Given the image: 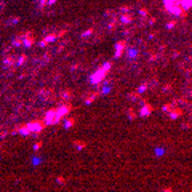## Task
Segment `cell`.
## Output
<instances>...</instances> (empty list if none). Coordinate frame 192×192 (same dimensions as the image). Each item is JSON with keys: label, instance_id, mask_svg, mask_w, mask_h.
I'll use <instances>...</instances> for the list:
<instances>
[{"label": "cell", "instance_id": "14", "mask_svg": "<svg viewBox=\"0 0 192 192\" xmlns=\"http://www.w3.org/2000/svg\"><path fill=\"white\" fill-rule=\"evenodd\" d=\"M72 125H74V120H72V119H67V120H66V128H70Z\"/></svg>", "mask_w": 192, "mask_h": 192}, {"label": "cell", "instance_id": "20", "mask_svg": "<svg viewBox=\"0 0 192 192\" xmlns=\"http://www.w3.org/2000/svg\"><path fill=\"white\" fill-rule=\"evenodd\" d=\"M75 146H77V149H83V147H85V143H75Z\"/></svg>", "mask_w": 192, "mask_h": 192}, {"label": "cell", "instance_id": "15", "mask_svg": "<svg viewBox=\"0 0 192 192\" xmlns=\"http://www.w3.org/2000/svg\"><path fill=\"white\" fill-rule=\"evenodd\" d=\"M163 154H165V151H163V149H160V147L155 151V155H157V157H162Z\"/></svg>", "mask_w": 192, "mask_h": 192}, {"label": "cell", "instance_id": "10", "mask_svg": "<svg viewBox=\"0 0 192 192\" xmlns=\"http://www.w3.org/2000/svg\"><path fill=\"white\" fill-rule=\"evenodd\" d=\"M136 56H138V50H136V48H130V50H128V58H130V59H135Z\"/></svg>", "mask_w": 192, "mask_h": 192}, {"label": "cell", "instance_id": "25", "mask_svg": "<svg viewBox=\"0 0 192 192\" xmlns=\"http://www.w3.org/2000/svg\"><path fill=\"white\" fill-rule=\"evenodd\" d=\"M54 2H56V0H50V3H54Z\"/></svg>", "mask_w": 192, "mask_h": 192}, {"label": "cell", "instance_id": "4", "mask_svg": "<svg viewBox=\"0 0 192 192\" xmlns=\"http://www.w3.org/2000/svg\"><path fill=\"white\" fill-rule=\"evenodd\" d=\"M119 21L122 23V24H130L131 21H133V16H131L130 13H122L119 18Z\"/></svg>", "mask_w": 192, "mask_h": 192}, {"label": "cell", "instance_id": "7", "mask_svg": "<svg viewBox=\"0 0 192 192\" xmlns=\"http://www.w3.org/2000/svg\"><path fill=\"white\" fill-rule=\"evenodd\" d=\"M179 7L187 11V10L192 8V0H179Z\"/></svg>", "mask_w": 192, "mask_h": 192}, {"label": "cell", "instance_id": "3", "mask_svg": "<svg viewBox=\"0 0 192 192\" xmlns=\"http://www.w3.org/2000/svg\"><path fill=\"white\" fill-rule=\"evenodd\" d=\"M123 48H125V42H123V40H120V42H117V43H115V58L122 56Z\"/></svg>", "mask_w": 192, "mask_h": 192}, {"label": "cell", "instance_id": "5", "mask_svg": "<svg viewBox=\"0 0 192 192\" xmlns=\"http://www.w3.org/2000/svg\"><path fill=\"white\" fill-rule=\"evenodd\" d=\"M151 112H152V106L151 104H144L141 107V110H139V115L141 117H147V115H151Z\"/></svg>", "mask_w": 192, "mask_h": 192}, {"label": "cell", "instance_id": "24", "mask_svg": "<svg viewBox=\"0 0 192 192\" xmlns=\"http://www.w3.org/2000/svg\"><path fill=\"white\" fill-rule=\"evenodd\" d=\"M40 3L43 5V3H47V0H40Z\"/></svg>", "mask_w": 192, "mask_h": 192}, {"label": "cell", "instance_id": "8", "mask_svg": "<svg viewBox=\"0 0 192 192\" xmlns=\"http://www.w3.org/2000/svg\"><path fill=\"white\" fill-rule=\"evenodd\" d=\"M165 8L167 7H175V5H179V0H163Z\"/></svg>", "mask_w": 192, "mask_h": 192}, {"label": "cell", "instance_id": "21", "mask_svg": "<svg viewBox=\"0 0 192 192\" xmlns=\"http://www.w3.org/2000/svg\"><path fill=\"white\" fill-rule=\"evenodd\" d=\"M91 32H93V29H88V31H86V32H83V35H85V37H86V35H90V34H91Z\"/></svg>", "mask_w": 192, "mask_h": 192}, {"label": "cell", "instance_id": "22", "mask_svg": "<svg viewBox=\"0 0 192 192\" xmlns=\"http://www.w3.org/2000/svg\"><path fill=\"white\" fill-rule=\"evenodd\" d=\"M110 91V86H104V90H102V93H109Z\"/></svg>", "mask_w": 192, "mask_h": 192}, {"label": "cell", "instance_id": "1", "mask_svg": "<svg viewBox=\"0 0 192 192\" xmlns=\"http://www.w3.org/2000/svg\"><path fill=\"white\" fill-rule=\"evenodd\" d=\"M167 10L170 15H173V16H181V18H186V15H187V11L186 10H183L179 7V5H175V7H167Z\"/></svg>", "mask_w": 192, "mask_h": 192}, {"label": "cell", "instance_id": "13", "mask_svg": "<svg viewBox=\"0 0 192 192\" xmlns=\"http://www.w3.org/2000/svg\"><path fill=\"white\" fill-rule=\"evenodd\" d=\"M175 26H176L175 21H170V23H167V29H168V31H171V29L175 27Z\"/></svg>", "mask_w": 192, "mask_h": 192}, {"label": "cell", "instance_id": "17", "mask_svg": "<svg viewBox=\"0 0 192 192\" xmlns=\"http://www.w3.org/2000/svg\"><path fill=\"white\" fill-rule=\"evenodd\" d=\"M128 117H130V120H133V119L136 117V114L133 112V109H130V110H128Z\"/></svg>", "mask_w": 192, "mask_h": 192}, {"label": "cell", "instance_id": "18", "mask_svg": "<svg viewBox=\"0 0 192 192\" xmlns=\"http://www.w3.org/2000/svg\"><path fill=\"white\" fill-rule=\"evenodd\" d=\"M139 15H141V16H147V15H149V11H147L146 8H141V10H139Z\"/></svg>", "mask_w": 192, "mask_h": 192}, {"label": "cell", "instance_id": "11", "mask_svg": "<svg viewBox=\"0 0 192 192\" xmlns=\"http://www.w3.org/2000/svg\"><path fill=\"white\" fill-rule=\"evenodd\" d=\"M54 39H56V35H48V37H47V39H45V40L42 42V47H45L47 43H48V42H53Z\"/></svg>", "mask_w": 192, "mask_h": 192}, {"label": "cell", "instance_id": "9", "mask_svg": "<svg viewBox=\"0 0 192 192\" xmlns=\"http://www.w3.org/2000/svg\"><path fill=\"white\" fill-rule=\"evenodd\" d=\"M168 115H170V119L171 120H175V119H178V117H179L181 115V110H170V112H168Z\"/></svg>", "mask_w": 192, "mask_h": 192}, {"label": "cell", "instance_id": "16", "mask_svg": "<svg viewBox=\"0 0 192 192\" xmlns=\"http://www.w3.org/2000/svg\"><path fill=\"white\" fill-rule=\"evenodd\" d=\"M171 109H173V104H165V106H163V110H165V112H170Z\"/></svg>", "mask_w": 192, "mask_h": 192}, {"label": "cell", "instance_id": "23", "mask_svg": "<svg viewBox=\"0 0 192 192\" xmlns=\"http://www.w3.org/2000/svg\"><path fill=\"white\" fill-rule=\"evenodd\" d=\"M136 98H138V94H133V93L130 94V99H136Z\"/></svg>", "mask_w": 192, "mask_h": 192}, {"label": "cell", "instance_id": "6", "mask_svg": "<svg viewBox=\"0 0 192 192\" xmlns=\"http://www.w3.org/2000/svg\"><path fill=\"white\" fill-rule=\"evenodd\" d=\"M54 119H56V110H50L48 114H47L45 123H48V125H51V123H54Z\"/></svg>", "mask_w": 192, "mask_h": 192}, {"label": "cell", "instance_id": "12", "mask_svg": "<svg viewBox=\"0 0 192 192\" xmlns=\"http://www.w3.org/2000/svg\"><path fill=\"white\" fill-rule=\"evenodd\" d=\"M146 90H147V83H141V85H139V88H138V94H143Z\"/></svg>", "mask_w": 192, "mask_h": 192}, {"label": "cell", "instance_id": "19", "mask_svg": "<svg viewBox=\"0 0 192 192\" xmlns=\"http://www.w3.org/2000/svg\"><path fill=\"white\" fill-rule=\"evenodd\" d=\"M130 11V7H122V8H120V13H128Z\"/></svg>", "mask_w": 192, "mask_h": 192}, {"label": "cell", "instance_id": "2", "mask_svg": "<svg viewBox=\"0 0 192 192\" xmlns=\"http://www.w3.org/2000/svg\"><path fill=\"white\" fill-rule=\"evenodd\" d=\"M106 74H107V70L104 69V67H101V69H99L98 72H94L93 75L90 77V82H91V83H94V85H98V83L101 82L102 78L106 77Z\"/></svg>", "mask_w": 192, "mask_h": 192}]
</instances>
